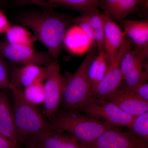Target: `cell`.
<instances>
[{"label":"cell","instance_id":"obj_1","mask_svg":"<svg viewBox=\"0 0 148 148\" xmlns=\"http://www.w3.org/2000/svg\"><path fill=\"white\" fill-rule=\"evenodd\" d=\"M17 21L31 29L37 40L47 48L54 60H57L68 30L67 18L51 11H36L21 14Z\"/></svg>","mask_w":148,"mask_h":148},{"label":"cell","instance_id":"obj_2","mask_svg":"<svg viewBox=\"0 0 148 148\" xmlns=\"http://www.w3.org/2000/svg\"><path fill=\"white\" fill-rule=\"evenodd\" d=\"M48 123L52 131L69 132L82 145L92 143L108 130L120 128L85 116L77 110H64Z\"/></svg>","mask_w":148,"mask_h":148},{"label":"cell","instance_id":"obj_3","mask_svg":"<svg viewBox=\"0 0 148 148\" xmlns=\"http://www.w3.org/2000/svg\"><path fill=\"white\" fill-rule=\"evenodd\" d=\"M14 118L18 133L24 142L45 132L52 131L48 122L43 119L37 107L26 100L23 89L10 84Z\"/></svg>","mask_w":148,"mask_h":148},{"label":"cell","instance_id":"obj_4","mask_svg":"<svg viewBox=\"0 0 148 148\" xmlns=\"http://www.w3.org/2000/svg\"><path fill=\"white\" fill-rule=\"evenodd\" d=\"M95 48V44L90 45L85 58L76 72L66 75V84L61 101L64 110H77L92 95L88 70L96 56Z\"/></svg>","mask_w":148,"mask_h":148},{"label":"cell","instance_id":"obj_5","mask_svg":"<svg viewBox=\"0 0 148 148\" xmlns=\"http://www.w3.org/2000/svg\"><path fill=\"white\" fill-rule=\"evenodd\" d=\"M77 110L89 117L119 127H128L135 117L124 112L114 103L92 95Z\"/></svg>","mask_w":148,"mask_h":148},{"label":"cell","instance_id":"obj_6","mask_svg":"<svg viewBox=\"0 0 148 148\" xmlns=\"http://www.w3.org/2000/svg\"><path fill=\"white\" fill-rule=\"evenodd\" d=\"M47 74L44 83L46 116L50 120L57 114L61 103L66 82V76L60 72L58 60H54L46 66Z\"/></svg>","mask_w":148,"mask_h":148},{"label":"cell","instance_id":"obj_7","mask_svg":"<svg viewBox=\"0 0 148 148\" xmlns=\"http://www.w3.org/2000/svg\"><path fill=\"white\" fill-rule=\"evenodd\" d=\"M0 55L17 64H35L45 67L54 61L48 52L36 50L34 47L0 42Z\"/></svg>","mask_w":148,"mask_h":148},{"label":"cell","instance_id":"obj_8","mask_svg":"<svg viewBox=\"0 0 148 148\" xmlns=\"http://www.w3.org/2000/svg\"><path fill=\"white\" fill-rule=\"evenodd\" d=\"M130 47L129 38L126 35L118 52L109 64L105 76L92 91V95L104 99L120 87L123 81L120 69L121 62L125 53Z\"/></svg>","mask_w":148,"mask_h":148},{"label":"cell","instance_id":"obj_9","mask_svg":"<svg viewBox=\"0 0 148 148\" xmlns=\"http://www.w3.org/2000/svg\"><path fill=\"white\" fill-rule=\"evenodd\" d=\"M82 145L84 148H148V143L119 128L108 130L92 143Z\"/></svg>","mask_w":148,"mask_h":148},{"label":"cell","instance_id":"obj_10","mask_svg":"<svg viewBox=\"0 0 148 148\" xmlns=\"http://www.w3.org/2000/svg\"><path fill=\"white\" fill-rule=\"evenodd\" d=\"M8 90H0V134L21 147L25 142L16 130Z\"/></svg>","mask_w":148,"mask_h":148},{"label":"cell","instance_id":"obj_11","mask_svg":"<svg viewBox=\"0 0 148 148\" xmlns=\"http://www.w3.org/2000/svg\"><path fill=\"white\" fill-rule=\"evenodd\" d=\"M103 100L114 103L122 111L133 116H138L148 110V102L121 86Z\"/></svg>","mask_w":148,"mask_h":148},{"label":"cell","instance_id":"obj_12","mask_svg":"<svg viewBox=\"0 0 148 148\" xmlns=\"http://www.w3.org/2000/svg\"><path fill=\"white\" fill-rule=\"evenodd\" d=\"M47 74L46 67L35 64L24 65L10 74V84L24 89L35 84L44 82Z\"/></svg>","mask_w":148,"mask_h":148},{"label":"cell","instance_id":"obj_13","mask_svg":"<svg viewBox=\"0 0 148 148\" xmlns=\"http://www.w3.org/2000/svg\"><path fill=\"white\" fill-rule=\"evenodd\" d=\"M101 14L104 27V50L109 64L118 52L126 34L111 18Z\"/></svg>","mask_w":148,"mask_h":148},{"label":"cell","instance_id":"obj_14","mask_svg":"<svg viewBox=\"0 0 148 148\" xmlns=\"http://www.w3.org/2000/svg\"><path fill=\"white\" fill-rule=\"evenodd\" d=\"M40 148H84L73 135L50 131L26 140Z\"/></svg>","mask_w":148,"mask_h":148},{"label":"cell","instance_id":"obj_15","mask_svg":"<svg viewBox=\"0 0 148 148\" xmlns=\"http://www.w3.org/2000/svg\"><path fill=\"white\" fill-rule=\"evenodd\" d=\"M99 7L112 20L121 21L135 9L143 0H98Z\"/></svg>","mask_w":148,"mask_h":148},{"label":"cell","instance_id":"obj_16","mask_svg":"<svg viewBox=\"0 0 148 148\" xmlns=\"http://www.w3.org/2000/svg\"><path fill=\"white\" fill-rule=\"evenodd\" d=\"M45 8L62 7L83 13L98 9V0H22Z\"/></svg>","mask_w":148,"mask_h":148},{"label":"cell","instance_id":"obj_17","mask_svg":"<svg viewBox=\"0 0 148 148\" xmlns=\"http://www.w3.org/2000/svg\"><path fill=\"white\" fill-rule=\"evenodd\" d=\"M124 29V32L129 38L142 49L148 46V21L123 20L121 21Z\"/></svg>","mask_w":148,"mask_h":148},{"label":"cell","instance_id":"obj_18","mask_svg":"<svg viewBox=\"0 0 148 148\" xmlns=\"http://www.w3.org/2000/svg\"><path fill=\"white\" fill-rule=\"evenodd\" d=\"M6 41L12 44L34 47L37 40L26 28L21 26H11L5 33Z\"/></svg>","mask_w":148,"mask_h":148},{"label":"cell","instance_id":"obj_19","mask_svg":"<svg viewBox=\"0 0 148 148\" xmlns=\"http://www.w3.org/2000/svg\"><path fill=\"white\" fill-rule=\"evenodd\" d=\"M148 47L142 49L132 50L131 47L125 53L120 64V69L122 79L138 63L147 59L148 54Z\"/></svg>","mask_w":148,"mask_h":148},{"label":"cell","instance_id":"obj_20","mask_svg":"<svg viewBox=\"0 0 148 148\" xmlns=\"http://www.w3.org/2000/svg\"><path fill=\"white\" fill-rule=\"evenodd\" d=\"M147 59L142 60L136 64L125 76V87L130 88L146 83L148 79V63Z\"/></svg>","mask_w":148,"mask_h":148},{"label":"cell","instance_id":"obj_21","mask_svg":"<svg viewBox=\"0 0 148 148\" xmlns=\"http://www.w3.org/2000/svg\"><path fill=\"white\" fill-rule=\"evenodd\" d=\"M90 23L99 52L104 50V27L101 13L98 9L83 13Z\"/></svg>","mask_w":148,"mask_h":148},{"label":"cell","instance_id":"obj_22","mask_svg":"<svg viewBox=\"0 0 148 148\" xmlns=\"http://www.w3.org/2000/svg\"><path fill=\"white\" fill-rule=\"evenodd\" d=\"M84 35L85 34L82 30L76 25L75 27L67 30L63 44L72 53H82L83 51V35Z\"/></svg>","mask_w":148,"mask_h":148},{"label":"cell","instance_id":"obj_23","mask_svg":"<svg viewBox=\"0 0 148 148\" xmlns=\"http://www.w3.org/2000/svg\"><path fill=\"white\" fill-rule=\"evenodd\" d=\"M128 131L138 139L148 143V111L135 116Z\"/></svg>","mask_w":148,"mask_h":148},{"label":"cell","instance_id":"obj_24","mask_svg":"<svg viewBox=\"0 0 148 148\" xmlns=\"http://www.w3.org/2000/svg\"><path fill=\"white\" fill-rule=\"evenodd\" d=\"M44 82L38 83L23 89L24 97L34 106L44 104L45 101Z\"/></svg>","mask_w":148,"mask_h":148},{"label":"cell","instance_id":"obj_25","mask_svg":"<svg viewBox=\"0 0 148 148\" xmlns=\"http://www.w3.org/2000/svg\"><path fill=\"white\" fill-rule=\"evenodd\" d=\"M72 22L78 26L83 33L87 36L90 41V44L94 43V37L91 26L88 19L83 13L81 16L73 18Z\"/></svg>","mask_w":148,"mask_h":148},{"label":"cell","instance_id":"obj_26","mask_svg":"<svg viewBox=\"0 0 148 148\" xmlns=\"http://www.w3.org/2000/svg\"><path fill=\"white\" fill-rule=\"evenodd\" d=\"M108 66L109 64L107 60L105 51L103 50L102 51V56L98 66L95 81L92 86V92L105 76L108 68Z\"/></svg>","mask_w":148,"mask_h":148},{"label":"cell","instance_id":"obj_27","mask_svg":"<svg viewBox=\"0 0 148 148\" xmlns=\"http://www.w3.org/2000/svg\"><path fill=\"white\" fill-rule=\"evenodd\" d=\"M4 58L0 55V90L8 89L10 84V74Z\"/></svg>","mask_w":148,"mask_h":148},{"label":"cell","instance_id":"obj_28","mask_svg":"<svg viewBox=\"0 0 148 148\" xmlns=\"http://www.w3.org/2000/svg\"><path fill=\"white\" fill-rule=\"evenodd\" d=\"M127 88L131 92L143 101L148 102V84L147 83L138 85L130 88L123 87Z\"/></svg>","mask_w":148,"mask_h":148},{"label":"cell","instance_id":"obj_29","mask_svg":"<svg viewBox=\"0 0 148 148\" xmlns=\"http://www.w3.org/2000/svg\"><path fill=\"white\" fill-rule=\"evenodd\" d=\"M11 26L7 17L0 9V34H5Z\"/></svg>","mask_w":148,"mask_h":148},{"label":"cell","instance_id":"obj_30","mask_svg":"<svg viewBox=\"0 0 148 148\" xmlns=\"http://www.w3.org/2000/svg\"><path fill=\"white\" fill-rule=\"evenodd\" d=\"M21 147L0 134V148H21Z\"/></svg>","mask_w":148,"mask_h":148},{"label":"cell","instance_id":"obj_31","mask_svg":"<svg viewBox=\"0 0 148 148\" xmlns=\"http://www.w3.org/2000/svg\"><path fill=\"white\" fill-rule=\"evenodd\" d=\"M24 145V148H40L28 142H25Z\"/></svg>","mask_w":148,"mask_h":148}]
</instances>
